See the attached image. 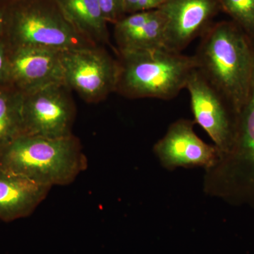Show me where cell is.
Wrapping results in <instances>:
<instances>
[{
	"label": "cell",
	"mask_w": 254,
	"mask_h": 254,
	"mask_svg": "<svg viewBox=\"0 0 254 254\" xmlns=\"http://www.w3.org/2000/svg\"><path fill=\"white\" fill-rule=\"evenodd\" d=\"M11 21L21 46L60 51L89 46L55 0H27L15 10Z\"/></svg>",
	"instance_id": "cell-5"
},
{
	"label": "cell",
	"mask_w": 254,
	"mask_h": 254,
	"mask_svg": "<svg viewBox=\"0 0 254 254\" xmlns=\"http://www.w3.org/2000/svg\"><path fill=\"white\" fill-rule=\"evenodd\" d=\"M9 72L27 93L51 85H65L60 50L20 46Z\"/></svg>",
	"instance_id": "cell-11"
},
{
	"label": "cell",
	"mask_w": 254,
	"mask_h": 254,
	"mask_svg": "<svg viewBox=\"0 0 254 254\" xmlns=\"http://www.w3.org/2000/svg\"><path fill=\"white\" fill-rule=\"evenodd\" d=\"M254 47V0H218Z\"/></svg>",
	"instance_id": "cell-16"
},
{
	"label": "cell",
	"mask_w": 254,
	"mask_h": 254,
	"mask_svg": "<svg viewBox=\"0 0 254 254\" xmlns=\"http://www.w3.org/2000/svg\"><path fill=\"white\" fill-rule=\"evenodd\" d=\"M165 16L160 9L133 13L115 23L120 52L165 48Z\"/></svg>",
	"instance_id": "cell-13"
},
{
	"label": "cell",
	"mask_w": 254,
	"mask_h": 254,
	"mask_svg": "<svg viewBox=\"0 0 254 254\" xmlns=\"http://www.w3.org/2000/svg\"><path fill=\"white\" fill-rule=\"evenodd\" d=\"M166 0H124L125 13L141 12L158 9Z\"/></svg>",
	"instance_id": "cell-18"
},
{
	"label": "cell",
	"mask_w": 254,
	"mask_h": 254,
	"mask_svg": "<svg viewBox=\"0 0 254 254\" xmlns=\"http://www.w3.org/2000/svg\"><path fill=\"white\" fill-rule=\"evenodd\" d=\"M51 188L0 168V220L10 222L27 218Z\"/></svg>",
	"instance_id": "cell-12"
},
{
	"label": "cell",
	"mask_w": 254,
	"mask_h": 254,
	"mask_svg": "<svg viewBox=\"0 0 254 254\" xmlns=\"http://www.w3.org/2000/svg\"><path fill=\"white\" fill-rule=\"evenodd\" d=\"M65 85H51L28 92L21 103L22 135L49 138L71 136L74 108Z\"/></svg>",
	"instance_id": "cell-7"
},
{
	"label": "cell",
	"mask_w": 254,
	"mask_h": 254,
	"mask_svg": "<svg viewBox=\"0 0 254 254\" xmlns=\"http://www.w3.org/2000/svg\"><path fill=\"white\" fill-rule=\"evenodd\" d=\"M186 88L194 123L208 133L220 156L226 154L233 144L238 115L198 68L190 75Z\"/></svg>",
	"instance_id": "cell-8"
},
{
	"label": "cell",
	"mask_w": 254,
	"mask_h": 254,
	"mask_svg": "<svg viewBox=\"0 0 254 254\" xmlns=\"http://www.w3.org/2000/svg\"><path fill=\"white\" fill-rule=\"evenodd\" d=\"M3 23H4V16H3L2 13L0 11V31L2 28Z\"/></svg>",
	"instance_id": "cell-20"
},
{
	"label": "cell",
	"mask_w": 254,
	"mask_h": 254,
	"mask_svg": "<svg viewBox=\"0 0 254 254\" xmlns=\"http://www.w3.org/2000/svg\"><path fill=\"white\" fill-rule=\"evenodd\" d=\"M69 23L86 39L105 41L108 31L98 0H55Z\"/></svg>",
	"instance_id": "cell-14"
},
{
	"label": "cell",
	"mask_w": 254,
	"mask_h": 254,
	"mask_svg": "<svg viewBox=\"0 0 254 254\" xmlns=\"http://www.w3.org/2000/svg\"><path fill=\"white\" fill-rule=\"evenodd\" d=\"M194 123L185 119L177 120L154 145L153 152L167 170L200 167L207 170L218 161V150L197 136Z\"/></svg>",
	"instance_id": "cell-9"
},
{
	"label": "cell",
	"mask_w": 254,
	"mask_h": 254,
	"mask_svg": "<svg viewBox=\"0 0 254 254\" xmlns=\"http://www.w3.org/2000/svg\"><path fill=\"white\" fill-rule=\"evenodd\" d=\"M88 168L73 135L60 138L21 135L0 150V168L50 187L66 186Z\"/></svg>",
	"instance_id": "cell-2"
},
{
	"label": "cell",
	"mask_w": 254,
	"mask_h": 254,
	"mask_svg": "<svg viewBox=\"0 0 254 254\" xmlns=\"http://www.w3.org/2000/svg\"><path fill=\"white\" fill-rule=\"evenodd\" d=\"M205 193L254 209V68L250 94L237 116L230 151L205 170Z\"/></svg>",
	"instance_id": "cell-4"
},
{
	"label": "cell",
	"mask_w": 254,
	"mask_h": 254,
	"mask_svg": "<svg viewBox=\"0 0 254 254\" xmlns=\"http://www.w3.org/2000/svg\"><path fill=\"white\" fill-rule=\"evenodd\" d=\"M220 6L218 0H166L159 8L166 22L165 48L181 53L208 29Z\"/></svg>",
	"instance_id": "cell-10"
},
{
	"label": "cell",
	"mask_w": 254,
	"mask_h": 254,
	"mask_svg": "<svg viewBox=\"0 0 254 254\" xmlns=\"http://www.w3.org/2000/svg\"><path fill=\"white\" fill-rule=\"evenodd\" d=\"M202 36L197 68L239 115L252 86L254 47L234 22L216 23Z\"/></svg>",
	"instance_id": "cell-1"
},
{
	"label": "cell",
	"mask_w": 254,
	"mask_h": 254,
	"mask_svg": "<svg viewBox=\"0 0 254 254\" xmlns=\"http://www.w3.org/2000/svg\"><path fill=\"white\" fill-rule=\"evenodd\" d=\"M65 85L85 99H102L117 89L119 65L104 52L91 46L60 51Z\"/></svg>",
	"instance_id": "cell-6"
},
{
	"label": "cell",
	"mask_w": 254,
	"mask_h": 254,
	"mask_svg": "<svg viewBox=\"0 0 254 254\" xmlns=\"http://www.w3.org/2000/svg\"><path fill=\"white\" fill-rule=\"evenodd\" d=\"M22 98L0 93V150L22 135Z\"/></svg>",
	"instance_id": "cell-15"
},
{
	"label": "cell",
	"mask_w": 254,
	"mask_h": 254,
	"mask_svg": "<svg viewBox=\"0 0 254 254\" xmlns=\"http://www.w3.org/2000/svg\"><path fill=\"white\" fill-rule=\"evenodd\" d=\"M98 2L107 22H118L125 14L124 0H98Z\"/></svg>",
	"instance_id": "cell-17"
},
{
	"label": "cell",
	"mask_w": 254,
	"mask_h": 254,
	"mask_svg": "<svg viewBox=\"0 0 254 254\" xmlns=\"http://www.w3.org/2000/svg\"><path fill=\"white\" fill-rule=\"evenodd\" d=\"M117 89L128 98L171 100L186 88L196 58L165 48L120 52Z\"/></svg>",
	"instance_id": "cell-3"
},
{
	"label": "cell",
	"mask_w": 254,
	"mask_h": 254,
	"mask_svg": "<svg viewBox=\"0 0 254 254\" xmlns=\"http://www.w3.org/2000/svg\"><path fill=\"white\" fill-rule=\"evenodd\" d=\"M9 73V66L5 58L4 50L0 46V79L4 78Z\"/></svg>",
	"instance_id": "cell-19"
}]
</instances>
